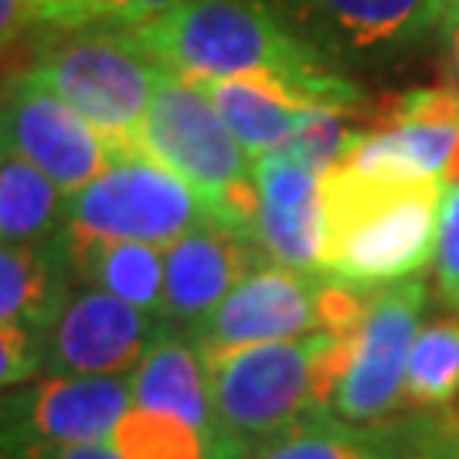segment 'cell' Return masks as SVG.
<instances>
[{
	"mask_svg": "<svg viewBox=\"0 0 459 459\" xmlns=\"http://www.w3.org/2000/svg\"><path fill=\"white\" fill-rule=\"evenodd\" d=\"M446 184H459V143H456V153H453V164L446 170Z\"/></svg>",
	"mask_w": 459,
	"mask_h": 459,
	"instance_id": "cell-32",
	"label": "cell"
},
{
	"mask_svg": "<svg viewBox=\"0 0 459 459\" xmlns=\"http://www.w3.org/2000/svg\"><path fill=\"white\" fill-rule=\"evenodd\" d=\"M419 436L436 459H459V398L439 415H415Z\"/></svg>",
	"mask_w": 459,
	"mask_h": 459,
	"instance_id": "cell-27",
	"label": "cell"
},
{
	"mask_svg": "<svg viewBox=\"0 0 459 459\" xmlns=\"http://www.w3.org/2000/svg\"><path fill=\"white\" fill-rule=\"evenodd\" d=\"M130 409V377L45 375L4 392V449L28 456L58 446L109 443Z\"/></svg>",
	"mask_w": 459,
	"mask_h": 459,
	"instance_id": "cell-10",
	"label": "cell"
},
{
	"mask_svg": "<svg viewBox=\"0 0 459 459\" xmlns=\"http://www.w3.org/2000/svg\"><path fill=\"white\" fill-rule=\"evenodd\" d=\"M337 351L341 337L310 333L208 354L204 371L214 419L208 459H252L286 429L327 409Z\"/></svg>",
	"mask_w": 459,
	"mask_h": 459,
	"instance_id": "cell-3",
	"label": "cell"
},
{
	"mask_svg": "<svg viewBox=\"0 0 459 459\" xmlns=\"http://www.w3.org/2000/svg\"><path fill=\"white\" fill-rule=\"evenodd\" d=\"M34 21H45L55 28H89L102 21V0H28Z\"/></svg>",
	"mask_w": 459,
	"mask_h": 459,
	"instance_id": "cell-26",
	"label": "cell"
},
{
	"mask_svg": "<svg viewBox=\"0 0 459 459\" xmlns=\"http://www.w3.org/2000/svg\"><path fill=\"white\" fill-rule=\"evenodd\" d=\"M68 255L65 231L48 242L4 246L0 252V324L41 330L68 299Z\"/></svg>",
	"mask_w": 459,
	"mask_h": 459,
	"instance_id": "cell-16",
	"label": "cell"
},
{
	"mask_svg": "<svg viewBox=\"0 0 459 459\" xmlns=\"http://www.w3.org/2000/svg\"><path fill=\"white\" fill-rule=\"evenodd\" d=\"M459 398V316L422 324L405 375V409L439 415Z\"/></svg>",
	"mask_w": 459,
	"mask_h": 459,
	"instance_id": "cell-21",
	"label": "cell"
},
{
	"mask_svg": "<svg viewBox=\"0 0 459 459\" xmlns=\"http://www.w3.org/2000/svg\"><path fill=\"white\" fill-rule=\"evenodd\" d=\"M133 409L164 411L204 432V443L212 436V394H208V371L204 358L197 354L195 341L178 327H167L157 344L143 354L130 375Z\"/></svg>",
	"mask_w": 459,
	"mask_h": 459,
	"instance_id": "cell-15",
	"label": "cell"
},
{
	"mask_svg": "<svg viewBox=\"0 0 459 459\" xmlns=\"http://www.w3.org/2000/svg\"><path fill=\"white\" fill-rule=\"evenodd\" d=\"M415 426H419V419H415ZM411 459H436L432 453H429V446L422 443V436H419V443H415V453H411Z\"/></svg>",
	"mask_w": 459,
	"mask_h": 459,
	"instance_id": "cell-33",
	"label": "cell"
},
{
	"mask_svg": "<svg viewBox=\"0 0 459 459\" xmlns=\"http://www.w3.org/2000/svg\"><path fill=\"white\" fill-rule=\"evenodd\" d=\"M269 263L255 231L204 221L187 231L170 248H164V316L170 327L184 333L195 330L214 307L259 265Z\"/></svg>",
	"mask_w": 459,
	"mask_h": 459,
	"instance_id": "cell-13",
	"label": "cell"
},
{
	"mask_svg": "<svg viewBox=\"0 0 459 459\" xmlns=\"http://www.w3.org/2000/svg\"><path fill=\"white\" fill-rule=\"evenodd\" d=\"M164 68L197 79L263 85L303 109H354L361 85L263 0H184L133 28Z\"/></svg>",
	"mask_w": 459,
	"mask_h": 459,
	"instance_id": "cell-1",
	"label": "cell"
},
{
	"mask_svg": "<svg viewBox=\"0 0 459 459\" xmlns=\"http://www.w3.org/2000/svg\"><path fill=\"white\" fill-rule=\"evenodd\" d=\"M426 279L411 276L368 293L361 324L341 337L327 409L354 426H381L405 402L411 344L422 330Z\"/></svg>",
	"mask_w": 459,
	"mask_h": 459,
	"instance_id": "cell-6",
	"label": "cell"
},
{
	"mask_svg": "<svg viewBox=\"0 0 459 459\" xmlns=\"http://www.w3.org/2000/svg\"><path fill=\"white\" fill-rule=\"evenodd\" d=\"M415 443V419L354 426L324 409L265 443L252 459H411Z\"/></svg>",
	"mask_w": 459,
	"mask_h": 459,
	"instance_id": "cell-17",
	"label": "cell"
},
{
	"mask_svg": "<svg viewBox=\"0 0 459 459\" xmlns=\"http://www.w3.org/2000/svg\"><path fill=\"white\" fill-rule=\"evenodd\" d=\"M181 4L184 0H102V21L140 28V24H147V21L167 14Z\"/></svg>",
	"mask_w": 459,
	"mask_h": 459,
	"instance_id": "cell-28",
	"label": "cell"
},
{
	"mask_svg": "<svg viewBox=\"0 0 459 459\" xmlns=\"http://www.w3.org/2000/svg\"><path fill=\"white\" fill-rule=\"evenodd\" d=\"M436 286L439 299L459 313V184H446L439 248H436Z\"/></svg>",
	"mask_w": 459,
	"mask_h": 459,
	"instance_id": "cell-25",
	"label": "cell"
},
{
	"mask_svg": "<svg viewBox=\"0 0 459 459\" xmlns=\"http://www.w3.org/2000/svg\"><path fill=\"white\" fill-rule=\"evenodd\" d=\"M4 150L48 174L68 197L89 187L116 160L109 143L82 116L28 72L7 82Z\"/></svg>",
	"mask_w": 459,
	"mask_h": 459,
	"instance_id": "cell-11",
	"label": "cell"
},
{
	"mask_svg": "<svg viewBox=\"0 0 459 459\" xmlns=\"http://www.w3.org/2000/svg\"><path fill=\"white\" fill-rule=\"evenodd\" d=\"M72 273L85 286L113 293L147 313L164 310V248L143 242L82 238L65 229Z\"/></svg>",
	"mask_w": 459,
	"mask_h": 459,
	"instance_id": "cell-18",
	"label": "cell"
},
{
	"mask_svg": "<svg viewBox=\"0 0 459 459\" xmlns=\"http://www.w3.org/2000/svg\"><path fill=\"white\" fill-rule=\"evenodd\" d=\"M31 4L28 0H0V28H4V45H11L24 24H31Z\"/></svg>",
	"mask_w": 459,
	"mask_h": 459,
	"instance_id": "cell-30",
	"label": "cell"
},
{
	"mask_svg": "<svg viewBox=\"0 0 459 459\" xmlns=\"http://www.w3.org/2000/svg\"><path fill=\"white\" fill-rule=\"evenodd\" d=\"M170 327L113 293L85 286L65 299L41 330L45 375L55 377H130L157 337Z\"/></svg>",
	"mask_w": 459,
	"mask_h": 459,
	"instance_id": "cell-9",
	"label": "cell"
},
{
	"mask_svg": "<svg viewBox=\"0 0 459 459\" xmlns=\"http://www.w3.org/2000/svg\"><path fill=\"white\" fill-rule=\"evenodd\" d=\"M361 136L364 133L351 130L344 123V113H337V109H313L303 119V126L282 147L265 153V157L293 167H307L313 174H330L333 167H341L351 157V150L361 143Z\"/></svg>",
	"mask_w": 459,
	"mask_h": 459,
	"instance_id": "cell-23",
	"label": "cell"
},
{
	"mask_svg": "<svg viewBox=\"0 0 459 459\" xmlns=\"http://www.w3.org/2000/svg\"><path fill=\"white\" fill-rule=\"evenodd\" d=\"M327 293L330 279L324 273L265 263L248 273L212 316L187 330V337L195 341L197 354L208 358L238 347L327 333Z\"/></svg>",
	"mask_w": 459,
	"mask_h": 459,
	"instance_id": "cell-8",
	"label": "cell"
},
{
	"mask_svg": "<svg viewBox=\"0 0 459 459\" xmlns=\"http://www.w3.org/2000/svg\"><path fill=\"white\" fill-rule=\"evenodd\" d=\"M75 31L79 34L55 38L28 75L65 99L116 157L140 153V130L164 65L133 31Z\"/></svg>",
	"mask_w": 459,
	"mask_h": 459,
	"instance_id": "cell-5",
	"label": "cell"
},
{
	"mask_svg": "<svg viewBox=\"0 0 459 459\" xmlns=\"http://www.w3.org/2000/svg\"><path fill=\"white\" fill-rule=\"evenodd\" d=\"M204 221H212V212L174 170L147 153H130L68 197L65 229L82 238L170 248Z\"/></svg>",
	"mask_w": 459,
	"mask_h": 459,
	"instance_id": "cell-7",
	"label": "cell"
},
{
	"mask_svg": "<svg viewBox=\"0 0 459 459\" xmlns=\"http://www.w3.org/2000/svg\"><path fill=\"white\" fill-rule=\"evenodd\" d=\"M197 85L212 96L218 113L225 116L231 133L238 136V143L252 153V160H259V157L282 147L303 126V119L313 113V109L293 106V102L279 99L276 92H269V89L252 82L214 79V82H197Z\"/></svg>",
	"mask_w": 459,
	"mask_h": 459,
	"instance_id": "cell-20",
	"label": "cell"
},
{
	"mask_svg": "<svg viewBox=\"0 0 459 459\" xmlns=\"http://www.w3.org/2000/svg\"><path fill=\"white\" fill-rule=\"evenodd\" d=\"M459 17V0H446V21Z\"/></svg>",
	"mask_w": 459,
	"mask_h": 459,
	"instance_id": "cell-34",
	"label": "cell"
},
{
	"mask_svg": "<svg viewBox=\"0 0 459 459\" xmlns=\"http://www.w3.org/2000/svg\"><path fill=\"white\" fill-rule=\"evenodd\" d=\"M296 34L341 58H375L422 41L446 21V0H263Z\"/></svg>",
	"mask_w": 459,
	"mask_h": 459,
	"instance_id": "cell-12",
	"label": "cell"
},
{
	"mask_svg": "<svg viewBox=\"0 0 459 459\" xmlns=\"http://www.w3.org/2000/svg\"><path fill=\"white\" fill-rule=\"evenodd\" d=\"M255 187H259V212L252 231L265 248L269 263L303 273H324V252H327L324 174L259 157Z\"/></svg>",
	"mask_w": 459,
	"mask_h": 459,
	"instance_id": "cell-14",
	"label": "cell"
},
{
	"mask_svg": "<svg viewBox=\"0 0 459 459\" xmlns=\"http://www.w3.org/2000/svg\"><path fill=\"white\" fill-rule=\"evenodd\" d=\"M449 24V38H453V58H456V72H459V17L446 21Z\"/></svg>",
	"mask_w": 459,
	"mask_h": 459,
	"instance_id": "cell-31",
	"label": "cell"
},
{
	"mask_svg": "<svg viewBox=\"0 0 459 459\" xmlns=\"http://www.w3.org/2000/svg\"><path fill=\"white\" fill-rule=\"evenodd\" d=\"M21 456V453H17ZM24 459H123L113 443H89V446H58V449H41L28 453Z\"/></svg>",
	"mask_w": 459,
	"mask_h": 459,
	"instance_id": "cell-29",
	"label": "cell"
},
{
	"mask_svg": "<svg viewBox=\"0 0 459 459\" xmlns=\"http://www.w3.org/2000/svg\"><path fill=\"white\" fill-rule=\"evenodd\" d=\"M4 459H24V456H17V453H7V449H4Z\"/></svg>",
	"mask_w": 459,
	"mask_h": 459,
	"instance_id": "cell-35",
	"label": "cell"
},
{
	"mask_svg": "<svg viewBox=\"0 0 459 459\" xmlns=\"http://www.w3.org/2000/svg\"><path fill=\"white\" fill-rule=\"evenodd\" d=\"M140 153L174 170L214 221L238 229L255 225V160L195 79L164 68L140 130Z\"/></svg>",
	"mask_w": 459,
	"mask_h": 459,
	"instance_id": "cell-4",
	"label": "cell"
},
{
	"mask_svg": "<svg viewBox=\"0 0 459 459\" xmlns=\"http://www.w3.org/2000/svg\"><path fill=\"white\" fill-rule=\"evenodd\" d=\"M327 252L324 276L354 290H381L422 276L436 263L446 181H381L351 167L324 174Z\"/></svg>",
	"mask_w": 459,
	"mask_h": 459,
	"instance_id": "cell-2",
	"label": "cell"
},
{
	"mask_svg": "<svg viewBox=\"0 0 459 459\" xmlns=\"http://www.w3.org/2000/svg\"><path fill=\"white\" fill-rule=\"evenodd\" d=\"M109 443L123 459H208L204 432L164 411L130 409Z\"/></svg>",
	"mask_w": 459,
	"mask_h": 459,
	"instance_id": "cell-22",
	"label": "cell"
},
{
	"mask_svg": "<svg viewBox=\"0 0 459 459\" xmlns=\"http://www.w3.org/2000/svg\"><path fill=\"white\" fill-rule=\"evenodd\" d=\"M68 195L24 157L4 150L0 160V238L4 246H31L62 235Z\"/></svg>",
	"mask_w": 459,
	"mask_h": 459,
	"instance_id": "cell-19",
	"label": "cell"
},
{
	"mask_svg": "<svg viewBox=\"0 0 459 459\" xmlns=\"http://www.w3.org/2000/svg\"><path fill=\"white\" fill-rule=\"evenodd\" d=\"M45 375L41 358V333L17 324H0V385L4 392L21 388Z\"/></svg>",
	"mask_w": 459,
	"mask_h": 459,
	"instance_id": "cell-24",
	"label": "cell"
}]
</instances>
